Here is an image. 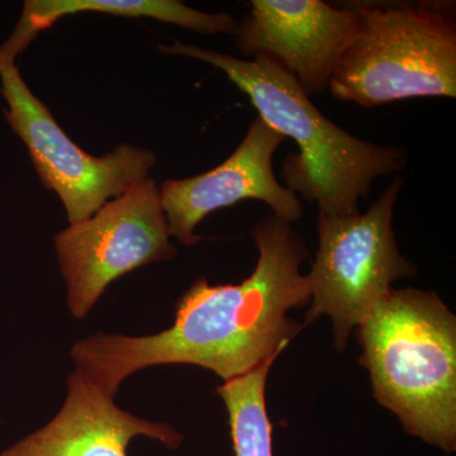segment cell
Returning a JSON list of instances; mask_svg holds the SVG:
<instances>
[{"instance_id":"4","label":"cell","mask_w":456,"mask_h":456,"mask_svg":"<svg viewBox=\"0 0 456 456\" xmlns=\"http://www.w3.org/2000/svg\"><path fill=\"white\" fill-rule=\"evenodd\" d=\"M358 26L329 90L373 108L422 97H456V23L432 4L354 5Z\"/></svg>"},{"instance_id":"8","label":"cell","mask_w":456,"mask_h":456,"mask_svg":"<svg viewBox=\"0 0 456 456\" xmlns=\"http://www.w3.org/2000/svg\"><path fill=\"white\" fill-rule=\"evenodd\" d=\"M356 26L354 5L335 7L322 0H253L233 37L242 55L248 60L269 57L312 97L329 89Z\"/></svg>"},{"instance_id":"9","label":"cell","mask_w":456,"mask_h":456,"mask_svg":"<svg viewBox=\"0 0 456 456\" xmlns=\"http://www.w3.org/2000/svg\"><path fill=\"white\" fill-rule=\"evenodd\" d=\"M285 137L256 118L233 154L215 169L184 179H169L159 188L170 236L184 246L197 244L198 224L209 213L241 200L268 204L273 215L292 224L301 220V198L279 184L273 159Z\"/></svg>"},{"instance_id":"5","label":"cell","mask_w":456,"mask_h":456,"mask_svg":"<svg viewBox=\"0 0 456 456\" xmlns=\"http://www.w3.org/2000/svg\"><path fill=\"white\" fill-rule=\"evenodd\" d=\"M403 183V176H393L367 212L318 216V248L307 274L311 307L305 322L331 318L340 351L350 332L391 292L392 284L416 274V266L399 251L393 231V212Z\"/></svg>"},{"instance_id":"11","label":"cell","mask_w":456,"mask_h":456,"mask_svg":"<svg viewBox=\"0 0 456 456\" xmlns=\"http://www.w3.org/2000/svg\"><path fill=\"white\" fill-rule=\"evenodd\" d=\"M86 12L114 17L152 18L208 36L217 33L233 36L239 25V20L230 14L204 13L176 0H27L16 28L0 46V51L14 61L57 20Z\"/></svg>"},{"instance_id":"12","label":"cell","mask_w":456,"mask_h":456,"mask_svg":"<svg viewBox=\"0 0 456 456\" xmlns=\"http://www.w3.org/2000/svg\"><path fill=\"white\" fill-rule=\"evenodd\" d=\"M278 356L217 388L227 408L235 456H273V425L266 411L265 387Z\"/></svg>"},{"instance_id":"7","label":"cell","mask_w":456,"mask_h":456,"mask_svg":"<svg viewBox=\"0 0 456 456\" xmlns=\"http://www.w3.org/2000/svg\"><path fill=\"white\" fill-rule=\"evenodd\" d=\"M160 191L146 178L128 188L88 220L57 233L60 269L68 284V305L86 317L108 285L122 275L175 256Z\"/></svg>"},{"instance_id":"2","label":"cell","mask_w":456,"mask_h":456,"mask_svg":"<svg viewBox=\"0 0 456 456\" xmlns=\"http://www.w3.org/2000/svg\"><path fill=\"white\" fill-rule=\"evenodd\" d=\"M167 55L184 56L211 64L244 92L259 118L298 145L289 155L283 178L299 198L314 202L320 215L344 217L359 213L360 200L370 193L375 180L397 175L406 167L402 147L378 145L359 139L320 112L296 79L269 57L237 59L217 51L175 41L160 45Z\"/></svg>"},{"instance_id":"6","label":"cell","mask_w":456,"mask_h":456,"mask_svg":"<svg viewBox=\"0 0 456 456\" xmlns=\"http://www.w3.org/2000/svg\"><path fill=\"white\" fill-rule=\"evenodd\" d=\"M0 82L9 125L26 143L42 184L61 200L70 224L88 220L110 198L149 178L154 152L126 143L102 158L89 155L57 125L2 51Z\"/></svg>"},{"instance_id":"3","label":"cell","mask_w":456,"mask_h":456,"mask_svg":"<svg viewBox=\"0 0 456 456\" xmlns=\"http://www.w3.org/2000/svg\"><path fill=\"white\" fill-rule=\"evenodd\" d=\"M377 401L408 434L456 449V318L434 292L391 289L358 327Z\"/></svg>"},{"instance_id":"10","label":"cell","mask_w":456,"mask_h":456,"mask_svg":"<svg viewBox=\"0 0 456 456\" xmlns=\"http://www.w3.org/2000/svg\"><path fill=\"white\" fill-rule=\"evenodd\" d=\"M136 436L160 441L170 449L183 441V435L169 425L121 410L75 370L68 377V395L60 412L0 456H128V445Z\"/></svg>"},{"instance_id":"1","label":"cell","mask_w":456,"mask_h":456,"mask_svg":"<svg viewBox=\"0 0 456 456\" xmlns=\"http://www.w3.org/2000/svg\"><path fill=\"white\" fill-rule=\"evenodd\" d=\"M251 235L259 256L242 283L198 279L179 299L173 326L159 334L101 332L75 342L77 370L113 398L126 378L141 369L197 365L228 382L281 355L301 331L288 314L310 303V283L301 272L308 251L292 224L274 215L257 222Z\"/></svg>"}]
</instances>
